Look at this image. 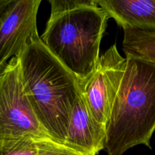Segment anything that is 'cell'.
I'll return each instance as SVG.
<instances>
[{
	"label": "cell",
	"mask_w": 155,
	"mask_h": 155,
	"mask_svg": "<svg viewBox=\"0 0 155 155\" xmlns=\"http://www.w3.org/2000/svg\"><path fill=\"white\" fill-rule=\"evenodd\" d=\"M18 58L26 93L39 123L51 139L64 144L81 94L78 81L41 38L32 40Z\"/></svg>",
	"instance_id": "obj_1"
},
{
	"label": "cell",
	"mask_w": 155,
	"mask_h": 155,
	"mask_svg": "<svg viewBox=\"0 0 155 155\" xmlns=\"http://www.w3.org/2000/svg\"><path fill=\"white\" fill-rule=\"evenodd\" d=\"M126 58L125 74L106 126L108 155H123L139 145L151 148L155 132V63Z\"/></svg>",
	"instance_id": "obj_2"
},
{
	"label": "cell",
	"mask_w": 155,
	"mask_h": 155,
	"mask_svg": "<svg viewBox=\"0 0 155 155\" xmlns=\"http://www.w3.org/2000/svg\"><path fill=\"white\" fill-rule=\"evenodd\" d=\"M100 7L81 8L50 17L42 39L79 85L92 74L109 19Z\"/></svg>",
	"instance_id": "obj_3"
},
{
	"label": "cell",
	"mask_w": 155,
	"mask_h": 155,
	"mask_svg": "<svg viewBox=\"0 0 155 155\" xmlns=\"http://www.w3.org/2000/svg\"><path fill=\"white\" fill-rule=\"evenodd\" d=\"M10 137L51 139L26 93L18 57L11 59L0 73V138Z\"/></svg>",
	"instance_id": "obj_4"
},
{
	"label": "cell",
	"mask_w": 155,
	"mask_h": 155,
	"mask_svg": "<svg viewBox=\"0 0 155 155\" xmlns=\"http://www.w3.org/2000/svg\"><path fill=\"white\" fill-rule=\"evenodd\" d=\"M127 58L120 55L116 44L100 56L92 75L80 84V92L92 116L107 126L126 68Z\"/></svg>",
	"instance_id": "obj_5"
},
{
	"label": "cell",
	"mask_w": 155,
	"mask_h": 155,
	"mask_svg": "<svg viewBox=\"0 0 155 155\" xmlns=\"http://www.w3.org/2000/svg\"><path fill=\"white\" fill-rule=\"evenodd\" d=\"M42 0H12L0 8V64L19 57L32 40L39 39L37 13Z\"/></svg>",
	"instance_id": "obj_6"
},
{
	"label": "cell",
	"mask_w": 155,
	"mask_h": 155,
	"mask_svg": "<svg viewBox=\"0 0 155 155\" xmlns=\"http://www.w3.org/2000/svg\"><path fill=\"white\" fill-rule=\"evenodd\" d=\"M106 126L89 112L83 96L77 99L63 145L82 155H98L105 148Z\"/></svg>",
	"instance_id": "obj_7"
},
{
	"label": "cell",
	"mask_w": 155,
	"mask_h": 155,
	"mask_svg": "<svg viewBox=\"0 0 155 155\" xmlns=\"http://www.w3.org/2000/svg\"><path fill=\"white\" fill-rule=\"evenodd\" d=\"M98 4L122 28H155V0H98Z\"/></svg>",
	"instance_id": "obj_8"
},
{
	"label": "cell",
	"mask_w": 155,
	"mask_h": 155,
	"mask_svg": "<svg viewBox=\"0 0 155 155\" xmlns=\"http://www.w3.org/2000/svg\"><path fill=\"white\" fill-rule=\"evenodd\" d=\"M123 50L126 55L142 58L155 63V28L126 27Z\"/></svg>",
	"instance_id": "obj_9"
},
{
	"label": "cell",
	"mask_w": 155,
	"mask_h": 155,
	"mask_svg": "<svg viewBox=\"0 0 155 155\" xmlns=\"http://www.w3.org/2000/svg\"><path fill=\"white\" fill-rule=\"evenodd\" d=\"M0 155H37V140L30 137L0 138Z\"/></svg>",
	"instance_id": "obj_10"
},
{
	"label": "cell",
	"mask_w": 155,
	"mask_h": 155,
	"mask_svg": "<svg viewBox=\"0 0 155 155\" xmlns=\"http://www.w3.org/2000/svg\"><path fill=\"white\" fill-rule=\"evenodd\" d=\"M51 4V16L81 8L99 7L98 0H49Z\"/></svg>",
	"instance_id": "obj_11"
},
{
	"label": "cell",
	"mask_w": 155,
	"mask_h": 155,
	"mask_svg": "<svg viewBox=\"0 0 155 155\" xmlns=\"http://www.w3.org/2000/svg\"><path fill=\"white\" fill-rule=\"evenodd\" d=\"M37 155H82L51 139L37 140Z\"/></svg>",
	"instance_id": "obj_12"
},
{
	"label": "cell",
	"mask_w": 155,
	"mask_h": 155,
	"mask_svg": "<svg viewBox=\"0 0 155 155\" xmlns=\"http://www.w3.org/2000/svg\"><path fill=\"white\" fill-rule=\"evenodd\" d=\"M4 67H2V65H1V64H0V73H1L2 72V71H3V69H4Z\"/></svg>",
	"instance_id": "obj_13"
}]
</instances>
